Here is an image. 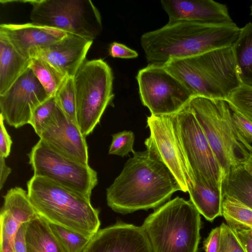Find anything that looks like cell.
<instances>
[{"label":"cell","mask_w":252,"mask_h":252,"mask_svg":"<svg viewBox=\"0 0 252 252\" xmlns=\"http://www.w3.org/2000/svg\"><path fill=\"white\" fill-rule=\"evenodd\" d=\"M120 175L106 189L108 206L126 214L161 206L181 188L168 168L146 150L133 153Z\"/></svg>","instance_id":"1"},{"label":"cell","mask_w":252,"mask_h":252,"mask_svg":"<svg viewBox=\"0 0 252 252\" xmlns=\"http://www.w3.org/2000/svg\"><path fill=\"white\" fill-rule=\"evenodd\" d=\"M240 29L234 22L220 25L187 21L168 23L143 34L140 42L149 64L162 66L170 60L231 47Z\"/></svg>","instance_id":"2"},{"label":"cell","mask_w":252,"mask_h":252,"mask_svg":"<svg viewBox=\"0 0 252 252\" xmlns=\"http://www.w3.org/2000/svg\"><path fill=\"white\" fill-rule=\"evenodd\" d=\"M27 185L36 212L49 223L90 239L99 229V212L91 198L44 177L33 175Z\"/></svg>","instance_id":"3"},{"label":"cell","mask_w":252,"mask_h":252,"mask_svg":"<svg viewBox=\"0 0 252 252\" xmlns=\"http://www.w3.org/2000/svg\"><path fill=\"white\" fill-rule=\"evenodd\" d=\"M163 67L192 96L226 100L241 86L232 46L170 60Z\"/></svg>","instance_id":"4"},{"label":"cell","mask_w":252,"mask_h":252,"mask_svg":"<svg viewBox=\"0 0 252 252\" xmlns=\"http://www.w3.org/2000/svg\"><path fill=\"white\" fill-rule=\"evenodd\" d=\"M141 226L152 252H198L201 217L190 200L177 196L167 201Z\"/></svg>","instance_id":"5"},{"label":"cell","mask_w":252,"mask_h":252,"mask_svg":"<svg viewBox=\"0 0 252 252\" xmlns=\"http://www.w3.org/2000/svg\"><path fill=\"white\" fill-rule=\"evenodd\" d=\"M189 108L200 126L219 162L223 176L234 165L242 164L250 153L241 143L234 129L231 111L224 99L193 96Z\"/></svg>","instance_id":"6"},{"label":"cell","mask_w":252,"mask_h":252,"mask_svg":"<svg viewBox=\"0 0 252 252\" xmlns=\"http://www.w3.org/2000/svg\"><path fill=\"white\" fill-rule=\"evenodd\" d=\"M76 119L83 134L92 133L111 103L113 75L102 59L85 61L74 76Z\"/></svg>","instance_id":"7"},{"label":"cell","mask_w":252,"mask_h":252,"mask_svg":"<svg viewBox=\"0 0 252 252\" xmlns=\"http://www.w3.org/2000/svg\"><path fill=\"white\" fill-rule=\"evenodd\" d=\"M30 18L38 25L93 40L102 30L100 14L90 0H32Z\"/></svg>","instance_id":"8"},{"label":"cell","mask_w":252,"mask_h":252,"mask_svg":"<svg viewBox=\"0 0 252 252\" xmlns=\"http://www.w3.org/2000/svg\"><path fill=\"white\" fill-rule=\"evenodd\" d=\"M33 175L44 177L91 198L98 182L96 172L57 152L41 139L28 154Z\"/></svg>","instance_id":"9"},{"label":"cell","mask_w":252,"mask_h":252,"mask_svg":"<svg viewBox=\"0 0 252 252\" xmlns=\"http://www.w3.org/2000/svg\"><path fill=\"white\" fill-rule=\"evenodd\" d=\"M136 79L141 101L151 115L176 113L193 97L188 89L162 65L148 64L139 70Z\"/></svg>","instance_id":"10"},{"label":"cell","mask_w":252,"mask_h":252,"mask_svg":"<svg viewBox=\"0 0 252 252\" xmlns=\"http://www.w3.org/2000/svg\"><path fill=\"white\" fill-rule=\"evenodd\" d=\"M147 124L150 134L144 142L146 150L168 168L182 191L188 192L193 186L194 175L184 153L173 115H151Z\"/></svg>","instance_id":"11"},{"label":"cell","mask_w":252,"mask_h":252,"mask_svg":"<svg viewBox=\"0 0 252 252\" xmlns=\"http://www.w3.org/2000/svg\"><path fill=\"white\" fill-rule=\"evenodd\" d=\"M188 103L173 114L184 153L193 175L221 186V168Z\"/></svg>","instance_id":"12"},{"label":"cell","mask_w":252,"mask_h":252,"mask_svg":"<svg viewBox=\"0 0 252 252\" xmlns=\"http://www.w3.org/2000/svg\"><path fill=\"white\" fill-rule=\"evenodd\" d=\"M49 96L28 67L3 94L0 95V114L9 126L30 124L34 109Z\"/></svg>","instance_id":"13"},{"label":"cell","mask_w":252,"mask_h":252,"mask_svg":"<svg viewBox=\"0 0 252 252\" xmlns=\"http://www.w3.org/2000/svg\"><path fill=\"white\" fill-rule=\"evenodd\" d=\"M38 136L57 152L88 165L86 136L77 123L69 118L58 105L53 114L44 125Z\"/></svg>","instance_id":"14"},{"label":"cell","mask_w":252,"mask_h":252,"mask_svg":"<svg viewBox=\"0 0 252 252\" xmlns=\"http://www.w3.org/2000/svg\"><path fill=\"white\" fill-rule=\"evenodd\" d=\"M82 252H152L141 226L118 221L99 229Z\"/></svg>","instance_id":"15"},{"label":"cell","mask_w":252,"mask_h":252,"mask_svg":"<svg viewBox=\"0 0 252 252\" xmlns=\"http://www.w3.org/2000/svg\"><path fill=\"white\" fill-rule=\"evenodd\" d=\"M0 34L6 38L21 55L30 60L39 50L62 39L67 33L32 22L2 24Z\"/></svg>","instance_id":"16"},{"label":"cell","mask_w":252,"mask_h":252,"mask_svg":"<svg viewBox=\"0 0 252 252\" xmlns=\"http://www.w3.org/2000/svg\"><path fill=\"white\" fill-rule=\"evenodd\" d=\"M168 23L187 21L208 24L233 23L227 6L212 0H161Z\"/></svg>","instance_id":"17"},{"label":"cell","mask_w":252,"mask_h":252,"mask_svg":"<svg viewBox=\"0 0 252 252\" xmlns=\"http://www.w3.org/2000/svg\"><path fill=\"white\" fill-rule=\"evenodd\" d=\"M93 42L92 40L67 33L62 39L39 50L34 57L48 62L66 76L74 77L86 61Z\"/></svg>","instance_id":"18"},{"label":"cell","mask_w":252,"mask_h":252,"mask_svg":"<svg viewBox=\"0 0 252 252\" xmlns=\"http://www.w3.org/2000/svg\"><path fill=\"white\" fill-rule=\"evenodd\" d=\"M0 216V248L14 246L15 235L20 226L38 214L28 192L20 187L8 190L3 196Z\"/></svg>","instance_id":"19"},{"label":"cell","mask_w":252,"mask_h":252,"mask_svg":"<svg viewBox=\"0 0 252 252\" xmlns=\"http://www.w3.org/2000/svg\"><path fill=\"white\" fill-rule=\"evenodd\" d=\"M194 185L189 189L190 200L200 215L213 221L222 216L223 195L220 186L215 185L199 175L193 176Z\"/></svg>","instance_id":"20"},{"label":"cell","mask_w":252,"mask_h":252,"mask_svg":"<svg viewBox=\"0 0 252 252\" xmlns=\"http://www.w3.org/2000/svg\"><path fill=\"white\" fill-rule=\"evenodd\" d=\"M30 60L21 55L7 39L0 34V95L5 93L29 67Z\"/></svg>","instance_id":"21"},{"label":"cell","mask_w":252,"mask_h":252,"mask_svg":"<svg viewBox=\"0 0 252 252\" xmlns=\"http://www.w3.org/2000/svg\"><path fill=\"white\" fill-rule=\"evenodd\" d=\"M25 243L27 252H63L49 222L38 215L27 222Z\"/></svg>","instance_id":"22"},{"label":"cell","mask_w":252,"mask_h":252,"mask_svg":"<svg viewBox=\"0 0 252 252\" xmlns=\"http://www.w3.org/2000/svg\"><path fill=\"white\" fill-rule=\"evenodd\" d=\"M221 187L223 196L233 197L252 209V176L242 164L232 166L222 176Z\"/></svg>","instance_id":"23"},{"label":"cell","mask_w":252,"mask_h":252,"mask_svg":"<svg viewBox=\"0 0 252 252\" xmlns=\"http://www.w3.org/2000/svg\"><path fill=\"white\" fill-rule=\"evenodd\" d=\"M232 49L241 85L252 88V22L240 29Z\"/></svg>","instance_id":"24"},{"label":"cell","mask_w":252,"mask_h":252,"mask_svg":"<svg viewBox=\"0 0 252 252\" xmlns=\"http://www.w3.org/2000/svg\"><path fill=\"white\" fill-rule=\"evenodd\" d=\"M29 67L49 97L55 95L67 77L48 62L39 57L31 59Z\"/></svg>","instance_id":"25"},{"label":"cell","mask_w":252,"mask_h":252,"mask_svg":"<svg viewBox=\"0 0 252 252\" xmlns=\"http://www.w3.org/2000/svg\"><path fill=\"white\" fill-rule=\"evenodd\" d=\"M222 216L229 226L252 229V209L233 197L223 196Z\"/></svg>","instance_id":"26"},{"label":"cell","mask_w":252,"mask_h":252,"mask_svg":"<svg viewBox=\"0 0 252 252\" xmlns=\"http://www.w3.org/2000/svg\"><path fill=\"white\" fill-rule=\"evenodd\" d=\"M49 224L63 252H82L91 239L61 226Z\"/></svg>","instance_id":"27"},{"label":"cell","mask_w":252,"mask_h":252,"mask_svg":"<svg viewBox=\"0 0 252 252\" xmlns=\"http://www.w3.org/2000/svg\"><path fill=\"white\" fill-rule=\"evenodd\" d=\"M54 96L57 105L69 118L77 123L74 77H66Z\"/></svg>","instance_id":"28"},{"label":"cell","mask_w":252,"mask_h":252,"mask_svg":"<svg viewBox=\"0 0 252 252\" xmlns=\"http://www.w3.org/2000/svg\"><path fill=\"white\" fill-rule=\"evenodd\" d=\"M226 100L238 112L252 122V88L241 85Z\"/></svg>","instance_id":"29"},{"label":"cell","mask_w":252,"mask_h":252,"mask_svg":"<svg viewBox=\"0 0 252 252\" xmlns=\"http://www.w3.org/2000/svg\"><path fill=\"white\" fill-rule=\"evenodd\" d=\"M229 106L231 111L232 125L238 140L250 153H252V122L231 105H229Z\"/></svg>","instance_id":"30"},{"label":"cell","mask_w":252,"mask_h":252,"mask_svg":"<svg viewBox=\"0 0 252 252\" xmlns=\"http://www.w3.org/2000/svg\"><path fill=\"white\" fill-rule=\"evenodd\" d=\"M57 105L55 96L49 97L33 110L30 122L35 132L38 135L45 123L55 112Z\"/></svg>","instance_id":"31"},{"label":"cell","mask_w":252,"mask_h":252,"mask_svg":"<svg viewBox=\"0 0 252 252\" xmlns=\"http://www.w3.org/2000/svg\"><path fill=\"white\" fill-rule=\"evenodd\" d=\"M135 136L131 131L124 130L112 135L108 153L124 157L133 153Z\"/></svg>","instance_id":"32"},{"label":"cell","mask_w":252,"mask_h":252,"mask_svg":"<svg viewBox=\"0 0 252 252\" xmlns=\"http://www.w3.org/2000/svg\"><path fill=\"white\" fill-rule=\"evenodd\" d=\"M220 239L218 252H247L232 229L227 224L220 225Z\"/></svg>","instance_id":"33"},{"label":"cell","mask_w":252,"mask_h":252,"mask_svg":"<svg viewBox=\"0 0 252 252\" xmlns=\"http://www.w3.org/2000/svg\"><path fill=\"white\" fill-rule=\"evenodd\" d=\"M109 54L113 58L122 59H134L138 56L136 51L117 42H113L110 44Z\"/></svg>","instance_id":"34"},{"label":"cell","mask_w":252,"mask_h":252,"mask_svg":"<svg viewBox=\"0 0 252 252\" xmlns=\"http://www.w3.org/2000/svg\"><path fill=\"white\" fill-rule=\"evenodd\" d=\"M4 119L0 114V156L8 157L11 150L12 140L4 125Z\"/></svg>","instance_id":"35"},{"label":"cell","mask_w":252,"mask_h":252,"mask_svg":"<svg viewBox=\"0 0 252 252\" xmlns=\"http://www.w3.org/2000/svg\"><path fill=\"white\" fill-rule=\"evenodd\" d=\"M229 227L234 231L247 252H252V229L237 226Z\"/></svg>","instance_id":"36"},{"label":"cell","mask_w":252,"mask_h":252,"mask_svg":"<svg viewBox=\"0 0 252 252\" xmlns=\"http://www.w3.org/2000/svg\"><path fill=\"white\" fill-rule=\"evenodd\" d=\"M220 239V226L213 229L204 241L205 252H218Z\"/></svg>","instance_id":"37"},{"label":"cell","mask_w":252,"mask_h":252,"mask_svg":"<svg viewBox=\"0 0 252 252\" xmlns=\"http://www.w3.org/2000/svg\"><path fill=\"white\" fill-rule=\"evenodd\" d=\"M27 222L22 224L18 229L14 240L15 252H27L25 243V233Z\"/></svg>","instance_id":"38"},{"label":"cell","mask_w":252,"mask_h":252,"mask_svg":"<svg viewBox=\"0 0 252 252\" xmlns=\"http://www.w3.org/2000/svg\"><path fill=\"white\" fill-rule=\"evenodd\" d=\"M11 172V169L7 166L5 162V158L0 156V189H1Z\"/></svg>","instance_id":"39"},{"label":"cell","mask_w":252,"mask_h":252,"mask_svg":"<svg viewBox=\"0 0 252 252\" xmlns=\"http://www.w3.org/2000/svg\"><path fill=\"white\" fill-rule=\"evenodd\" d=\"M242 164L246 170L252 176V154L243 162Z\"/></svg>","instance_id":"40"},{"label":"cell","mask_w":252,"mask_h":252,"mask_svg":"<svg viewBox=\"0 0 252 252\" xmlns=\"http://www.w3.org/2000/svg\"><path fill=\"white\" fill-rule=\"evenodd\" d=\"M251 9L252 14V6H251Z\"/></svg>","instance_id":"41"}]
</instances>
